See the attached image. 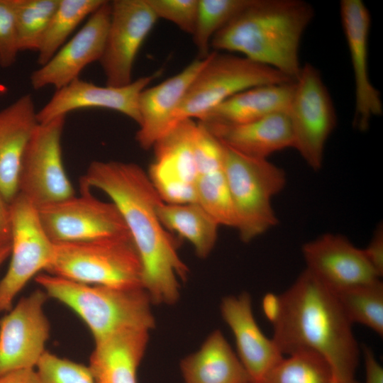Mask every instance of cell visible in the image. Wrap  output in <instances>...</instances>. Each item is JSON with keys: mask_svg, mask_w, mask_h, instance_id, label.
Masks as SVG:
<instances>
[{"mask_svg": "<svg viewBox=\"0 0 383 383\" xmlns=\"http://www.w3.org/2000/svg\"><path fill=\"white\" fill-rule=\"evenodd\" d=\"M224 172L240 239L248 243L277 223L273 196L286 184L284 170L268 160L242 155L224 144Z\"/></svg>", "mask_w": 383, "mask_h": 383, "instance_id": "cell-6", "label": "cell"}, {"mask_svg": "<svg viewBox=\"0 0 383 383\" xmlns=\"http://www.w3.org/2000/svg\"><path fill=\"white\" fill-rule=\"evenodd\" d=\"M185 383H250L237 354L222 332L209 335L200 348L179 364Z\"/></svg>", "mask_w": 383, "mask_h": 383, "instance_id": "cell-24", "label": "cell"}, {"mask_svg": "<svg viewBox=\"0 0 383 383\" xmlns=\"http://www.w3.org/2000/svg\"><path fill=\"white\" fill-rule=\"evenodd\" d=\"M335 293L353 324L365 325L382 336L383 284L379 279Z\"/></svg>", "mask_w": 383, "mask_h": 383, "instance_id": "cell-28", "label": "cell"}, {"mask_svg": "<svg viewBox=\"0 0 383 383\" xmlns=\"http://www.w3.org/2000/svg\"><path fill=\"white\" fill-rule=\"evenodd\" d=\"M38 124L30 94L0 110V190L10 204L18 194L21 160Z\"/></svg>", "mask_w": 383, "mask_h": 383, "instance_id": "cell-20", "label": "cell"}, {"mask_svg": "<svg viewBox=\"0 0 383 383\" xmlns=\"http://www.w3.org/2000/svg\"><path fill=\"white\" fill-rule=\"evenodd\" d=\"M110 16L111 1H105L48 62L31 73L33 89L38 90L48 86L60 89L79 78V74L88 65L99 61Z\"/></svg>", "mask_w": 383, "mask_h": 383, "instance_id": "cell-14", "label": "cell"}, {"mask_svg": "<svg viewBox=\"0 0 383 383\" xmlns=\"http://www.w3.org/2000/svg\"><path fill=\"white\" fill-rule=\"evenodd\" d=\"M35 279L48 298L69 307L84 322L94 341L122 330L150 331L155 327L153 304L143 287L88 284L48 273Z\"/></svg>", "mask_w": 383, "mask_h": 383, "instance_id": "cell-4", "label": "cell"}, {"mask_svg": "<svg viewBox=\"0 0 383 383\" xmlns=\"http://www.w3.org/2000/svg\"><path fill=\"white\" fill-rule=\"evenodd\" d=\"M329 363L313 352H299L282 357L261 383H333Z\"/></svg>", "mask_w": 383, "mask_h": 383, "instance_id": "cell-29", "label": "cell"}, {"mask_svg": "<svg viewBox=\"0 0 383 383\" xmlns=\"http://www.w3.org/2000/svg\"><path fill=\"white\" fill-rule=\"evenodd\" d=\"M207 57L195 59L177 74L141 91L138 99L140 123L135 138L142 148H152L174 126L175 113Z\"/></svg>", "mask_w": 383, "mask_h": 383, "instance_id": "cell-19", "label": "cell"}, {"mask_svg": "<svg viewBox=\"0 0 383 383\" xmlns=\"http://www.w3.org/2000/svg\"><path fill=\"white\" fill-rule=\"evenodd\" d=\"M195 187L196 203L219 226L235 228L237 218L224 170L198 176Z\"/></svg>", "mask_w": 383, "mask_h": 383, "instance_id": "cell-32", "label": "cell"}, {"mask_svg": "<svg viewBox=\"0 0 383 383\" xmlns=\"http://www.w3.org/2000/svg\"><path fill=\"white\" fill-rule=\"evenodd\" d=\"M46 271L84 284L143 287V266L131 235L54 243Z\"/></svg>", "mask_w": 383, "mask_h": 383, "instance_id": "cell-5", "label": "cell"}, {"mask_svg": "<svg viewBox=\"0 0 383 383\" xmlns=\"http://www.w3.org/2000/svg\"><path fill=\"white\" fill-rule=\"evenodd\" d=\"M193 152L198 176L224 170L223 143L199 121L194 135Z\"/></svg>", "mask_w": 383, "mask_h": 383, "instance_id": "cell-34", "label": "cell"}, {"mask_svg": "<svg viewBox=\"0 0 383 383\" xmlns=\"http://www.w3.org/2000/svg\"><path fill=\"white\" fill-rule=\"evenodd\" d=\"M81 187L102 191L118 209L140 258L143 286L152 304H174L189 270L176 240L158 217L157 207L162 200L148 174L133 162L93 161Z\"/></svg>", "mask_w": 383, "mask_h": 383, "instance_id": "cell-1", "label": "cell"}, {"mask_svg": "<svg viewBox=\"0 0 383 383\" xmlns=\"http://www.w3.org/2000/svg\"><path fill=\"white\" fill-rule=\"evenodd\" d=\"M306 270L334 292L370 284L380 277L363 250L347 238L326 233L302 246Z\"/></svg>", "mask_w": 383, "mask_h": 383, "instance_id": "cell-16", "label": "cell"}, {"mask_svg": "<svg viewBox=\"0 0 383 383\" xmlns=\"http://www.w3.org/2000/svg\"><path fill=\"white\" fill-rule=\"evenodd\" d=\"M365 365V383H383V368L367 346L363 348Z\"/></svg>", "mask_w": 383, "mask_h": 383, "instance_id": "cell-39", "label": "cell"}, {"mask_svg": "<svg viewBox=\"0 0 383 383\" xmlns=\"http://www.w3.org/2000/svg\"><path fill=\"white\" fill-rule=\"evenodd\" d=\"M157 213L164 227L187 240L198 257L205 258L211 253L216 243L219 225L198 203L172 204L161 201Z\"/></svg>", "mask_w": 383, "mask_h": 383, "instance_id": "cell-26", "label": "cell"}, {"mask_svg": "<svg viewBox=\"0 0 383 383\" xmlns=\"http://www.w3.org/2000/svg\"><path fill=\"white\" fill-rule=\"evenodd\" d=\"M147 1L158 19H165L176 25L182 31L193 34L197 18L199 0Z\"/></svg>", "mask_w": 383, "mask_h": 383, "instance_id": "cell-35", "label": "cell"}, {"mask_svg": "<svg viewBox=\"0 0 383 383\" xmlns=\"http://www.w3.org/2000/svg\"><path fill=\"white\" fill-rule=\"evenodd\" d=\"M294 83L265 84L244 90L209 111L198 121L206 126H235L287 112Z\"/></svg>", "mask_w": 383, "mask_h": 383, "instance_id": "cell-23", "label": "cell"}, {"mask_svg": "<svg viewBox=\"0 0 383 383\" xmlns=\"http://www.w3.org/2000/svg\"><path fill=\"white\" fill-rule=\"evenodd\" d=\"M65 117L38 123L21 160L18 194L37 208L74 196L62 157L61 138Z\"/></svg>", "mask_w": 383, "mask_h": 383, "instance_id": "cell-9", "label": "cell"}, {"mask_svg": "<svg viewBox=\"0 0 383 383\" xmlns=\"http://www.w3.org/2000/svg\"><path fill=\"white\" fill-rule=\"evenodd\" d=\"M37 209L41 225L54 243L131 235L116 205L95 198L90 190Z\"/></svg>", "mask_w": 383, "mask_h": 383, "instance_id": "cell-11", "label": "cell"}, {"mask_svg": "<svg viewBox=\"0 0 383 383\" xmlns=\"http://www.w3.org/2000/svg\"><path fill=\"white\" fill-rule=\"evenodd\" d=\"M10 205L11 261L0 280V313L13 307L16 296L32 277L46 271L54 252V243L41 225L37 207L20 194Z\"/></svg>", "mask_w": 383, "mask_h": 383, "instance_id": "cell-10", "label": "cell"}, {"mask_svg": "<svg viewBox=\"0 0 383 383\" xmlns=\"http://www.w3.org/2000/svg\"><path fill=\"white\" fill-rule=\"evenodd\" d=\"M221 316L235 337L237 355L250 383H261L266 374L282 357L273 340L258 326L252 310L250 295L243 292L224 297Z\"/></svg>", "mask_w": 383, "mask_h": 383, "instance_id": "cell-18", "label": "cell"}, {"mask_svg": "<svg viewBox=\"0 0 383 383\" xmlns=\"http://www.w3.org/2000/svg\"><path fill=\"white\" fill-rule=\"evenodd\" d=\"M35 369L40 383H95L89 366L47 350Z\"/></svg>", "mask_w": 383, "mask_h": 383, "instance_id": "cell-33", "label": "cell"}, {"mask_svg": "<svg viewBox=\"0 0 383 383\" xmlns=\"http://www.w3.org/2000/svg\"><path fill=\"white\" fill-rule=\"evenodd\" d=\"M11 205L0 190V245L11 243Z\"/></svg>", "mask_w": 383, "mask_h": 383, "instance_id": "cell-38", "label": "cell"}, {"mask_svg": "<svg viewBox=\"0 0 383 383\" xmlns=\"http://www.w3.org/2000/svg\"><path fill=\"white\" fill-rule=\"evenodd\" d=\"M196 125L193 119L180 121L155 143V159L148 172L150 179L196 183L198 172L193 139Z\"/></svg>", "mask_w": 383, "mask_h": 383, "instance_id": "cell-25", "label": "cell"}, {"mask_svg": "<svg viewBox=\"0 0 383 383\" xmlns=\"http://www.w3.org/2000/svg\"><path fill=\"white\" fill-rule=\"evenodd\" d=\"M362 250L370 265L381 277L383 274L382 225L379 226L367 247Z\"/></svg>", "mask_w": 383, "mask_h": 383, "instance_id": "cell-37", "label": "cell"}, {"mask_svg": "<svg viewBox=\"0 0 383 383\" xmlns=\"http://www.w3.org/2000/svg\"><path fill=\"white\" fill-rule=\"evenodd\" d=\"M106 0H60L39 47L37 62L45 65L77 26Z\"/></svg>", "mask_w": 383, "mask_h": 383, "instance_id": "cell-27", "label": "cell"}, {"mask_svg": "<svg viewBox=\"0 0 383 383\" xmlns=\"http://www.w3.org/2000/svg\"><path fill=\"white\" fill-rule=\"evenodd\" d=\"M11 243L0 245V266L10 256Z\"/></svg>", "mask_w": 383, "mask_h": 383, "instance_id": "cell-41", "label": "cell"}, {"mask_svg": "<svg viewBox=\"0 0 383 383\" xmlns=\"http://www.w3.org/2000/svg\"><path fill=\"white\" fill-rule=\"evenodd\" d=\"M60 0H13L20 51L39 49Z\"/></svg>", "mask_w": 383, "mask_h": 383, "instance_id": "cell-31", "label": "cell"}, {"mask_svg": "<svg viewBox=\"0 0 383 383\" xmlns=\"http://www.w3.org/2000/svg\"><path fill=\"white\" fill-rule=\"evenodd\" d=\"M19 52L13 0H0V66H12Z\"/></svg>", "mask_w": 383, "mask_h": 383, "instance_id": "cell-36", "label": "cell"}, {"mask_svg": "<svg viewBox=\"0 0 383 383\" xmlns=\"http://www.w3.org/2000/svg\"><path fill=\"white\" fill-rule=\"evenodd\" d=\"M251 0H199L192 35L199 58L206 57L213 36L244 9Z\"/></svg>", "mask_w": 383, "mask_h": 383, "instance_id": "cell-30", "label": "cell"}, {"mask_svg": "<svg viewBox=\"0 0 383 383\" xmlns=\"http://www.w3.org/2000/svg\"><path fill=\"white\" fill-rule=\"evenodd\" d=\"M149 331L126 329L94 341L89 367L95 383H138Z\"/></svg>", "mask_w": 383, "mask_h": 383, "instance_id": "cell-21", "label": "cell"}, {"mask_svg": "<svg viewBox=\"0 0 383 383\" xmlns=\"http://www.w3.org/2000/svg\"><path fill=\"white\" fill-rule=\"evenodd\" d=\"M48 296L38 289L0 318V376L25 369H35L46 352L50 325L44 306Z\"/></svg>", "mask_w": 383, "mask_h": 383, "instance_id": "cell-12", "label": "cell"}, {"mask_svg": "<svg viewBox=\"0 0 383 383\" xmlns=\"http://www.w3.org/2000/svg\"><path fill=\"white\" fill-rule=\"evenodd\" d=\"M264 307L282 355L313 352L329 363L334 380L355 378L360 351L353 323L335 293L309 271L272 300L267 296Z\"/></svg>", "mask_w": 383, "mask_h": 383, "instance_id": "cell-2", "label": "cell"}, {"mask_svg": "<svg viewBox=\"0 0 383 383\" xmlns=\"http://www.w3.org/2000/svg\"><path fill=\"white\" fill-rule=\"evenodd\" d=\"M0 383H40V381L35 369H25L1 375Z\"/></svg>", "mask_w": 383, "mask_h": 383, "instance_id": "cell-40", "label": "cell"}, {"mask_svg": "<svg viewBox=\"0 0 383 383\" xmlns=\"http://www.w3.org/2000/svg\"><path fill=\"white\" fill-rule=\"evenodd\" d=\"M340 16L355 82L353 123L357 130L365 131L369 128L373 117L383 114L380 93L372 84L369 73L368 47L371 16L361 0H341Z\"/></svg>", "mask_w": 383, "mask_h": 383, "instance_id": "cell-15", "label": "cell"}, {"mask_svg": "<svg viewBox=\"0 0 383 383\" xmlns=\"http://www.w3.org/2000/svg\"><path fill=\"white\" fill-rule=\"evenodd\" d=\"M333 383H359L355 378L345 381H335L334 380Z\"/></svg>", "mask_w": 383, "mask_h": 383, "instance_id": "cell-42", "label": "cell"}, {"mask_svg": "<svg viewBox=\"0 0 383 383\" xmlns=\"http://www.w3.org/2000/svg\"><path fill=\"white\" fill-rule=\"evenodd\" d=\"M204 126L223 144L252 158L267 160L272 154L293 148L294 145L287 112L272 113L240 125Z\"/></svg>", "mask_w": 383, "mask_h": 383, "instance_id": "cell-22", "label": "cell"}, {"mask_svg": "<svg viewBox=\"0 0 383 383\" xmlns=\"http://www.w3.org/2000/svg\"><path fill=\"white\" fill-rule=\"evenodd\" d=\"M314 16L302 0H251L213 38L216 51L238 52L295 81L302 36Z\"/></svg>", "mask_w": 383, "mask_h": 383, "instance_id": "cell-3", "label": "cell"}, {"mask_svg": "<svg viewBox=\"0 0 383 383\" xmlns=\"http://www.w3.org/2000/svg\"><path fill=\"white\" fill-rule=\"evenodd\" d=\"M287 115L294 145L313 170L323 163L325 147L334 131L337 117L329 91L318 69L310 63L302 65L294 83Z\"/></svg>", "mask_w": 383, "mask_h": 383, "instance_id": "cell-8", "label": "cell"}, {"mask_svg": "<svg viewBox=\"0 0 383 383\" xmlns=\"http://www.w3.org/2000/svg\"><path fill=\"white\" fill-rule=\"evenodd\" d=\"M158 18L147 0H113L103 54L99 61L106 85L122 87L133 82L135 60Z\"/></svg>", "mask_w": 383, "mask_h": 383, "instance_id": "cell-13", "label": "cell"}, {"mask_svg": "<svg viewBox=\"0 0 383 383\" xmlns=\"http://www.w3.org/2000/svg\"><path fill=\"white\" fill-rule=\"evenodd\" d=\"M294 80L279 72L231 52L213 51L192 82L177 111L174 124L199 120L232 96L250 88Z\"/></svg>", "mask_w": 383, "mask_h": 383, "instance_id": "cell-7", "label": "cell"}, {"mask_svg": "<svg viewBox=\"0 0 383 383\" xmlns=\"http://www.w3.org/2000/svg\"><path fill=\"white\" fill-rule=\"evenodd\" d=\"M158 74L139 77L122 87H101L76 79L55 90L48 102L37 111L38 121L46 123L81 109L101 108L119 112L139 125V96Z\"/></svg>", "mask_w": 383, "mask_h": 383, "instance_id": "cell-17", "label": "cell"}]
</instances>
